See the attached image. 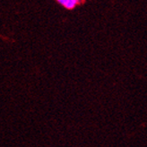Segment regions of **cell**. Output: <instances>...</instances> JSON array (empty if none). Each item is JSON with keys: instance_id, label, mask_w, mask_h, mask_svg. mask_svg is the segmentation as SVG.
<instances>
[{"instance_id": "6da1fadb", "label": "cell", "mask_w": 147, "mask_h": 147, "mask_svg": "<svg viewBox=\"0 0 147 147\" xmlns=\"http://www.w3.org/2000/svg\"><path fill=\"white\" fill-rule=\"evenodd\" d=\"M56 1L59 5H61L63 7H65V9L72 10L76 8L78 5L82 4L84 0H56Z\"/></svg>"}]
</instances>
